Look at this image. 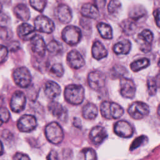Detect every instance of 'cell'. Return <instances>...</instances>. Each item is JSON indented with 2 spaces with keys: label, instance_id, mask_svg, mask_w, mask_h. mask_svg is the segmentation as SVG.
<instances>
[{
  "label": "cell",
  "instance_id": "6da1fadb",
  "mask_svg": "<svg viewBox=\"0 0 160 160\" xmlns=\"http://www.w3.org/2000/svg\"><path fill=\"white\" fill-rule=\"evenodd\" d=\"M66 101L69 104L78 105L82 103L84 98V89L79 84L68 85L64 92Z\"/></svg>",
  "mask_w": 160,
  "mask_h": 160
},
{
  "label": "cell",
  "instance_id": "7a4b0ae2",
  "mask_svg": "<svg viewBox=\"0 0 160 160\" xmlns=\"http://www.w3.org/2000/svg\"><path fill=\"white\" fill-rule=\"evenodd\" d=\"M100 111L102 117L107 119H118L124 113L123 108L118 103L104 101L100 106Z\"/></svg>",
  "mask_w": 160,
  "mask_h": 160
},
{
  "label": "cell",
  "instance_id": "3957f363",
  "mask_svg": "<svg viewBox=\"0 0 160 160\" xmlns=\"http://www.w3.org/2000/svg\"><path fill=\"white\" fill-rule=\"evenodd\" d=\"M47 139L51 143L58 144L64 138V132L61 126L56 122H51L48 124L44 130Z\"/></svg>",
  "mask_w": 160,
  "mask_h": 160
},
{
  "label": "cell",
  "instance_id": "277c9868",
  "mask_svg": "<svg viewBox=\"0 0 160 160\" xmlns=\"http://www.w3.org/2000/svg\"><path fill=\"white\" fill-rule=\"evenodd\" d=\"M82 36L80 29L75 26H68L65 27L61 33L62 40L68 44L74 46L77 44Z\"/></svg>",
  "mask_w": 160,
  "mask_h": 160
},
{
  "label": "cell",
  "instance_id": "5b68a950",
  "mask_svg": "<svg viewBox=\"0 0 160 160\" xmlns=\"http://www.w3.org/2000/svg\"><path fill=\"white\" fill-rule=\"evenodd\" d=\"M128 112L134 119H141L149 113V107L147 104L141 101L133 102L129 106Z\"/></svg>",
  "mask_w": 160,
  "mask_h": 160
},
{
  "label": "cell",
  "instance_id": "8992f818",
  "mask_svg": "<svg viewBox=\"0 0 160 160\" xmlns=\"http://www.w3.org/2000/svg\"><path fill=\"white\" fill-rule=\"evenodd\" d=\"M12 76L14 82L20 88H27L31 82L32 77L31 73L26 67H19L16 69Z\"/></svg>",
  "mask_w": 160,
  "mask_h": 160
},
{
  "label": "cell",
  "instance_id": "52a82bcc",
  "mask_svg": "<svg viewBox=\"0 0 160 160\" xmlns=\"http://www.w3.org/2000/svg\"><path fill=\"white\" fill-rule=\"evenodd\" d=\"M34 29L41 32L50 34L54 30L53 21L45 16H38L34 21Z\"/></svg>",
  "mask_w": 160,
  "mask_h": 160
},
{
  "label": "cell",
  "instance_id": "ba28073f",
  "mask_svg": "<svg viewBox=\"0 0 160 160\" xmlns=\"http://www.w3.org/2000/svg\"><path fill=\"white\" fill-rule=\"evenodd\" d=\"M88 82L91 89L96 91L99 90L105 85L106 76L100 71H92L88 76Z\"/></svg>",
  "mask_w": 160,
  "mask_h": 160
},
{
  "label": "cell",
  "instance_id": "9c48e42d",
  "mask_svg": "<svg viewBox=\"0 0 160 160\" xmlns=\"http://www.w3.org/2000/svg\"><path fill=\"white\" fill-rule=\"evenodd\" d=\"M37 126V120L36 118L30 114L22 116L18 121L17 127L21 132H28L34 130Z\"/></svg>",
  "mask_w": 160,
  "mask_h": 160
},
{
  "label": "cell",
  "instance_id": "30bf717a",
  "mask_svg": "<svg viewBox=\"0 0 160 160\" xmlns=\"http://www.w3.org/2000/svg\"><path fill=\"white\" fill-rule=\"evenodd\" d=\"M153 40V34L149 29L142 30L137 37V41L140 49L144 52H149L151 49V44Z\"/></svg>",
  "mask_w": 160,
  "mask_h": 160
},
{
  "label": "cell",
  "instance_id": "8fae6325",
  "mask_svg": "<svg viewBox=\"0 0 160 160\" xmlns=\"http://www.w3.org/2000/svg\"><path fill=\"white\" fill-rule=\"evenodd\" d=\"M120 93L125 98L132 99L136 94V86L133 81L126 77L120 80Z\"/></svg>",
  "mask_w": 160,
  "mask_h": 160
},
{
  "label": "cell",
  "instance_id": "7c38bea8",
  "mask_svg": "<svg viewBox=\"0 0 160 160\" xmlns=\"http://www.w3.org/2000/svg\"><path fill=\"white\" fill-rule=\"evenodd\" d=\"M26 98L24 94L20 91H17L12 94L10 101V108L14 112L22 111L26 106Z\"/></svg>",
  "mask_w": 160,
  "mask_h": 160
},
{
  "label": "cell",
  "instance_id": "4fadbf2b",
  "mask_svg": "<svg viewBox=\"0 0 160 160\" xmlns=\"http://www.w3.org/2000/svg\"><path fill=\"white\" fill-rule=\"evenodd\" d=\"M114 131L116 135L121 138H130L132 136L134 129L132 125L128 121L121 120L117 121L114 126Z\"/></svg>",
  "mask_w": 160,
  "mask_h": 160
},
{
  "label": "cell",
  "instance_id": "5bb4252c",
  "mask_svg": "<svg viewBox=\"0 0 160 160\" xmlns=\"http://www.w3.org/2000/svg\"><path fill=\"white\" fill-rule=\"evenodd\" d=\"M31 48L32 51L36 55L43 57L46 53V45L42 36L35 34L31 39Z\"/></svg>",
  "mask_w": 160,
  "mask_h": 160
},
{
  "label": "cell",
  "instance_id": "9a60e30c",
  "mask_svg": "<svg viewBox=\"0 0 160 160\" xmlns=\"http://www.w3.org/2000/svg\"><path fill=\"white\" fill-rule=\"evenodd\" d=\"M67 62L72 69H78L85 64V61L79 52L76 50L71 51L67 55Z\"/></svg>",
  "mask_w": 160,
  "mask_h": 160
},
{
  "label": "cell",
  "instance_id": "2e32d148",
  "mask_svg": "<svg viewBox=\"0 0 160 160\" xmlns=\"http://www.w3.org/2000/svg\"><path fill=\"white\" fill-rule=\"evenodd\" d=\"M55 16L57 19L63 24L69 22L72 19V11L66 4L59 5L55 10Z\"/></svg>",
  "mask_w": 160,
  "mask_h": 160
},
{
  "label": "cell",
  "instance_id": "e0dca14e",
  "mask_svg": "<svg viewBox=\"0 0 160 160\" xmlns=\"http://www.w3.org/2000/svg\"><path fill=\"white\" fill-rule=\"evenodd\" d=\"M107 137L108 133L106 129L101 126H96L92 128L89 132L91 141L96 144L102 143Z\"/></svg>",
  "mask_w": 160,
  "mask_h": 160
},
{
  "label": "cell",
  "instance_id": "ac0fdd59",
  "mask_svg": "<svg viewBox=\"0 0 160 160\" xmlns=\"http://www.w3.org/2000/svg\"><path fill=\"white\" fill-rule=\"evenodd\" d=\"M35 29L28 23L20 24L17 29V33L20 39L24 41L30 40L36 34Z\"/></svg>",
  "mask_w": 160,
  "mask_h": 160
},
{
  "label": "cell",
  "instance_id": "d6986e66",
  "mask_svg": "<svg viewBox=\"0 0 160 160\" xmlns=\"http://www.w3.org/2000/svg\"><path fill=\"white\" fill-rule=\"evenodd\" d=\"M44 93L49 99L57 98L61 93V88L56 82L49 81L44 85Z\"/></svg>",
  "mask_w": 160,
  "mask_h": 160
},
{
  "label": "cell",
  "instance_id": "ffe728a7",
  "mask_svg": "<svg viewBox=\"0 0 160 160\" xmlns=\"http://www.w3.org/2000/svg\"><path fill=\"white\" fill-rule=\"evenodd\" d=\"M81 13L86 18L94 19H97L99 16V12L98 7L91 3L83 4L81 9Z\"/></svg>",
  "mask_w": 160,
  "mask_h": 160
},
{
  "label": "cell",
  "instance_id": "44dd1931",
  "mask_svg": "<svg viewBox=\"0 0 160 160\" xmlns=\"http://www.w3.org/2000/svg\"><path fill=\"white\" fill-rule=\"evenodd\" d=\"M48 110L49 112L55 117L62 119V118H65L66 114V109L64 108L60 103L56 101H51L48 104Z\"/></svg>",
  "mask_w": 160,
  "mask_h": 160
},
{
  "label": "cell",
  "instance_id": "7402d4cb",
  "mask_svg": "<svg viewBox=\"0 0 160 160\" xmlns=\"http://www.w3.org/2000/svg\"><path fill=\"white\" fill-rule=\"evenodd\" d=\"M91 52L92 57L97 60L103 59L108 55V51L104 45L99 41H96L93 43Z\"/></svg>",
  "mask_w": 160,
  "mask_h": 160
},
{
  "label": "cell",
  "instance_id": "603a6c76",
  "mask_svg": "<svg viewBox=\"0 0 160 160\" xmlns=\"http://www.w3.org/2000/svg\"><path fill=\"white\" fill-rule=\"evenodd\" d=\"M131 48V43L128 39H124L116 43L113 46V51L116 54H127Z\"/></svg>",
  "mask_w": 160,
  "mask_h": 160
},
{
  "label": "cell",
  "instance_id": "cb8c5ba5",
  "mask_svg": "<svg viewBox=\"0 0 160 160\" xmlns=\"http://www.w3.org/2000/svg\"><path fill=\"white\" fill-rule=\"evenodd\" d=\"M16 17L22 21H28L30 18V11L28 6L24 4H19L14 8Z\"/></svg>",
  "mask_w": 160,
  "mask_h": 160
},
{
  "label": "cell",
  "instance_id": "d4e9b609",
  "mask_svg": "<svg viewBox=\"0 0 160 160\" xmlns=\"http://www.w3.org/2000/svg\"><path fill=\"white\" fill-rule=\"evenodd\" d=\"M98 108L96 106L91 102L87 103L82 108V116L84 119L92 120L96 118L98 115Z\"/></svg>",
  "mask_w": 160,
  "mask_h": 160
},
{
  "label": "cell",
  "instance_id": "484cf974",
  "mask_svg": "<svg viewBox=\"0 0 160 160\" xmlns=\"http://www.w3.org/2000/svg\"><path fill=\"white\" fill-rule=\"evenodd\" d=\"M97 29L103 39H111L112 38V29L110 25L104 22H99L97 25Z\"/></svg>",
  "mask_w": 160,
  "mask_h": 160
},
{
  "label": "cell",
  "instance_id": "4316f807",
  "mask_svg": "<svg viewBox=\"0 0 160 160\" xmlns=\"http://www.w3.org/2000/svg\"><path fill=\"white\" fill-rule=\"evenodd\" d=\"M149 64H150V61L149 59L146 58H142L133 61L131 64L130 68L132 71L138 72L142 69L147 68L149 65Z\"/></svg>",
  "mask_w": 160,
  "mask_h": 160
},
{
  "label": "cell",
  "instance_id": "83f0119b",
  "mask_svg": "<svg viewBox=\"0 0 160 160\" xmlns=\"http://www.w3.org/2000/svg\"><path fill=\"white\" fill-rule=\"evenodd\" d=\"M121 27L123 32L128 36L133 34L136 29V24L134 21L131 19L122 21L121 24Z\"/></svg>",
  "mask_w": 160,
  "mask_h": 160
},
{
  "label": "cell",
  "instance_id": "f1b7e54d",
  "mask_svg": "<svg viewBox=\"0 0 160 160\" xmlns=\"http://www.w3.org/2000/svg\"><path fill=\"white\" fill-rule=\"evenodd\" d=\"M146 14V11L141 6H136L131 9L129 12V17L131 19L136 21L143 17Z\"/></svg>",
  "mask_w": 160,
  "mask_h": 160
},
{
  "label": "cell",
  "instance_id": "f546056e",
  "mask_svg": "<svg viewBox=\"0 0 160 160\" xmlns=\"http://www.w3.org/2000/svg\"><path fill=\"white\" fill-rule=\"evenodd\" d=\"M46 49L51 54H57L62 51V46L58 41L52 40L46 46Z\"/></svg>",
  "mask_w": 160,
  "mask_h": 160
},
{
  "label": "cell",
  "instance_id": "4dcf8cb0",
  "mask_svg": "<svg viewBox=\"0 0 160 160\" xmlns=\"http://www.w3.org/2000/svg\"><path fill=\"white\" fill-rule=\"evenodd\" d=\"M121 7V2L118 0H111L108 6V11L111 14H114L117 13Z\"/></svg>",
  "mask_w": 160,
  "mask_h": 160
},
{
  "label": "cell",
  "instance_id": "1f68e13d",
  "mask_svg": "<svg viewBox=\"0 0 160 160\" xmlns=\"http://www.w3.org/2000/svg\"><path fill=\"white\" fill-rule=\"evenodd\" d=\"M50 72L57 77H61L64 74V68L61 64L55 63L50 68Z\"/></svg>",
  "mask_w": 160,
  "mask_h": 160
},
{
  "label": "cell",
  "instance_id": "d6a6232c",
  "mask_svg": "<svg viewBox=\"0 0 160 160\" xmlns=\"http://www.w3.org/2000/svg\"><path fill=\"white\" fill-rule=\"evenodd\" d=\"M29 3L34 9L42 12L46 5V0H29Z\"/></svg>",
  "mask_w": 160,
  "mask_h": 160
},
{
  "label": "cell",
  "instance_id": "836d02e7",
  "mask_svg": "<svg viewBox=\"0 0 160 160\" xmlns=\"http://www.w3.org/2000/svg\"><path fill=\"white\" fill-rule=\"evenodd\" d=\"M148 90L150 96H153L157 91V83L154 78L151 77L148 79Z\"/></svg>",
  "mask_w": 160,
  "mask_h": 160
},
{
  "label": "cell",
  "instance_id": "e575fe53",
  "mask_svg": "<svg viewBox=\"0 0 160 160\" xmlns=\"http://www.w3.org/2000/svg\"><path fill=\"white\" fill-rule=\"evenodd\" d=\"M85 159H95L97 158L95 151L92 148H86L82 150Z\"/></svg>",
  "mask_w": 160,
  "mask_h": 160
},
{
  "label": "cell",
  "instance_id": "d590c367",
  "mask_svg": "<svg viewBox=\"0 0 160 160\" xmlns=\"http://www.w3.org/2000/svg\"><path fill=\"white\" fill-rule=\"evenodd\" d=\"M126 68H124L123 66H115L112 69V75H114L115 77H123V76L125 74V72H126Z\"/></svg>",
  "mask_w": 160,
  "mask_h": 160
},
{
  "label": "cell",
  "instance_id": "8d00e7d4",
  "mask_svg": "<svg viewBox=\"0 0 160 160\" xmlns=\"http://www.w3.org/2000/svg\"><path fill=\"white\" fill-rule=\"evenodd\" d=\"M10 118V114L7 108L4 107L0 108V120L2 123L8 121Z\"/></svg>",
  "mask_w": 160,
  "mask_h": 160
},
{
  "label": "cell",
  "instance_id": "74e56055",
  "mask_svg": "<svg viewBox=\"0 0 160 160\" xmlns=\"http://www.w3.org/2000/svg\"><path fill=\"white\" fill-rule=\"evenodd\" d=\"M8 55V48L0 44V64L3 63L7 59Z\"/></svg>",
  "mask_w": 160,
  "mask_h": 160
},
{
  "label": "cell",
  "instance_id": "f35d334b",
  "mask_svg": "<svg viewBox=\"0 0 160 160\" xmlns=\"http://www.w3.org/2000/svg\"><path fill=\"white\" fill-rule=\"evenodd\" d=\"M146 138L144 136H139L138 138H137L136 139H134V141L132 142L131 148V150H133L134 149L137 148L138 147H139V146H141L142 144H143V142L145 141V139Z\"/></svg>",
  "mask_w": 160,
  "mask_h": 160
},
{
  "label": "cell",
  "instance_id": "ab89813d",
  "mask_svg": "<svg viewBox=\"0 0 160 160\" xmlns=\"http://www.w3.org/2000/svg\"><path fill=\"white\" fill-rule=\"evenodd\" d=\"M8 21H9L8 17L5 14L1 13V12H0V26L1 27L6 26L8 23Z\"/></svg>",
  "mask_w": 160,
  "mask_h": 160
},
{
  "label": "cell",
  "instance_id": "60d3db41",
  "mask_svg": "<svg viewBox=\"0 0 160 160\" xmlns=\"http://www.w3.org/2000/svg\"><path fill=\"white\" fill-rule=\"evenodd\" d=\"M14 159H20V160H24V159H29V157L24 153L22 152H17L14 154L13 157Z\"/></svg>",
  "mask_w": 160,
  "mask_h": 160
},
{
  "label": "cell",
  "instance_id": "b9f144b4",
  "mask_svg": "<svg viewBox=\"0 0 160 160\" xmlns=\"http://www.w3.org/2000/svg\"><path fill=\"white\" fill-rule=\"evenodd\" d=\"M153 15L154 17V19L156 21V23L157 24L158 27H159V8L156 9L154 12H153Z\"/></svg>",
  "mask_w": 160,
  "mask_h": 160
},
{
  "label": "cell",
  "instance_id": "7bdbcfd3",
  "mask_svg": "<svg viewBox=\"0 0 160 160\" xmlns=\"http://www.w3.org/2000/svg\"><path fill=\"white\" fill-rule=\"evenodd\" d=\"M47 159H58V153L54 151H51L49 155L47 156Z\"/></svg>",
  "mask_w": 160,
  "mask_h": 160
},
{
  "label": "cell",
  "instance_id": "ee69618b",
  "mask_svg": "<svg viewBox=\"0 0 160 160\" xmlns=\"http://www.w3.org/2000/svg\"><path fill=\"white\" fill-rule=\"evenodd\" d=\"M96 6H101V5H104L105 4V2H106V0H96Z\"/></svg>",
  "mask_w": 160,
  "mask_h": 160
},
{
  "label": "cell",
  "instance_id": "f6af8a7d",
  "mask_svg": "<svg viewBox=\"0 0 160 160\" xmlns=\"http://www.w3.org/2000/svg\"><path fill=\"white\" fill-rule=\"evenodd\" d=\"M4 152V149H3V145L1 142V141H0V156H1L3 154Z\"/></svg>",
  "mask_w": 160,
  "mask_h": 160
},
{
  "label": "cell",
  "instance_id": "bcb514c9",
  "mask_svg": "<svg viewBox=\"0 0 160 160\" xmlns=\"http://www.w3.org/2000/svg\"><path fill=\"white\" fill-rule=\"evenodd\" d=\"M1 10H2V5L1 4H0V12H1Z\"/></svg>",
  "mask_w": 160,
  "mask_h": 160
},
{
  "label": "cell",
  "instance_id": "7dc6e473",
  "mask_svg": "<svg viewBox=\"0 0 160 160\" xmlns=\"http://www.w3.org/2000/svg\"><path fill=\"white\" fill-rule=\"evenodd\" d=\"M2 122H1V121L0 120V126L2 125Z\"/></svg>",
  "mask_w": 160,
  "mask_h": 160
}]
</instances>
